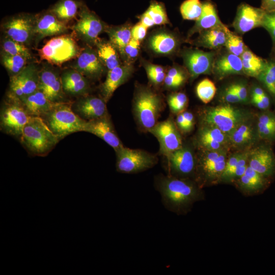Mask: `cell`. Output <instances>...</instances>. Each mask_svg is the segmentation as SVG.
<instances>
[{
    "label": "cell",
    "instance_id": "6da1fadb",
    "mask_svg": "<svg viewBox=\"0 0 275 275\" xmlns=\"http://www.w3.org/2000/svg\"><path fill=\"white\" fill-rule=\"evenodd\" d=\"M154 186L164 208L178 215L186 214L203 198L201 187L189 179L160 174L154 177Z\"/></svg>",
    "mask_w": 275,
    "mask_h": 275
},
{
    "label": "cell",
    "instance_id": "7a4b0ae2",
    "mask_svg": "<svg viewBox=\"0 0 275 275\" xmlns=\"http://www.w3.org/2000/svg\"><path fill=\"white\" fill-rule=\"evenodd\" d=\"M164 108L161 95L149 86L136 84L132 100V111L139 127L148 132L158 122Z\"/></svg>",
    "mask_w": 275,
    "mask_h": 275
},
{
    "label": "cell",
    "instance_id": "3957f363",
    "mask_svg": "<svg viewBox=\"0 0 275 275\" xmlns=\"http://www.w3.org/2000/svg\"><path fill=\"white\" fill-rule=\"evenodd\" d=\"M20 140L32 155L45 156L54 148L60 139L42 118L30 116Z\"/></svg>",
    "mask_w": 275,
    "mask_h": 275
},
{
    "label": "cell",
    "instance_id": "277c9868",
    "mask_svg": "<svg viewBox=\"0 0 275 275\" xmlns=\"http://www.w3.org/2000/svg\"><path fill=\"white\" fill-rule=\"evenodd\" d=\"M70 101L55 103L43 117V121L61 140L78 131H86L87 121L78 116L72 108Z\"/></svg>",
    "mask_w": 275,
    "mask_h": 275
},
{
    "label": "cell",
    "instance_id": "5b68a950",
    "mask_svg": "<svg viewBox=\"0 0 275 275\" xmlns=\"http://www.w3.org/2000/svg\"><path fill=\"white\" fill-rule=\"evenodd\" d=\"M196 158V180L200 187L220 180L227 162L226 151L203 150Z\"/></svg>",
    "mask_w": 275,
    "mask_h": 275
},
{
    "label": "cell",
    "instance_id": "8992f818",
    "mask_svg": "<svg viewBox=\"0 0 275 275\" xmlns=\"http://www.w3.org/2000/svg\"><path fill=\"white\" fill-rule=\"evenodd\" d=\"M248 118V114L243 110L226 104L206 109L202 116V121L204 125L216 127L229 136L246 121Z\"/></svg>",
    "mask_w": 275,
    "mask_h": 275
},
{
    "label": "cell",
    "instance_id": "52a82bcc",
    "mask_svg": "<svg viewBox=\"0 0 275 275\" xmlns=\"http://www.w3.org/2000/svg\"><path fill=\"white\" fill-rule=\"evenodd\" d=\"M79 51L78 46L72 37L62 35L49 40L38 52L42 60L59 66L77 57Z\"/></svg>",
    "mask_w": 275,
    "mask_h": 275
},
{
    "label": "cell",
    "instance_id": "ba28073f",
    "mask_svg": "<svg viewBox=\"0 0 275 275\" xmlns=\"http://www.w3.org/2000/svg\"><path fill=\"white\" fill-rule=\"evenodd\" d=\"M115 152L116 170L121 173L142 172L154 167L158 161L156 155L141 149L123 146Z\"/></svg>",
    "mask_w": 275,
    "mask_h": 275
},
{
    "label": "cell",
    "instance_id": "9c48e42d",
    "mask_svg": "<svg viewBox=\"0 0 275 275\" xmlns=\"http://www.w3.org/2000/svg\"><path fill=\"white\" fill-rule=\"evenodd\" d=\"M39 71L33 64L10 78L9 99L20 100L38 90Z\"/></svg>",
    "mask_w": 275,
    "mask_h": 275
},
{
    "label": "cell",
    "instance_id": "30bf717a",
    "mask_svg": "<svg viewBox=\"0 0 275 275\" xmlns=\"http://www.w3.org/2000/svg\"><path fill=\"white\" fill-rule=\"evenodd\" d=\"M30 117L19 101L9 99L1 111V129L20 139Z\"/></svg>",
    "mask_w": 275,
    "mask_h": 275
},
{
    "label": "cell",
    "instance_id": "8fae6325",
    "mask_svg": "<svg viewBox=\"0 0 275 275\" xmlns=\"http://www.w3.org/2000/svg\"><path fill=\"white\" fill-rule=\"evenodd\" d=\"M148 132L158 141L159 154L164 157L168 156L183 146L181 136L171 117L157 122Z\"/></svg>",
    "mask_w": 275,
    "mask_h": 275
},
{
    "label": "cell",
    "instance_id": "7c38bea8",
    "mask_svg": "<svg viewBox=\"0 0 275 275\" xmlns=\"http://www.w3.org/2000/svg\"><path fill=\"white\" fill-rule=\"evenodd\" d=\"M164 158L167 175L186 179L195 175L196 159L188 148L182 146Z\"/></svg>",
    "mask_w": 275,
    "mask_h": 275
},
{
    "label": "cell",
    "instance_id": "4fadbf2b",
    "mask_svg": "<svg viewBox=\"0 0 275 275\" xmlns=\"http://www.w3.org/2000/svg\"><path fill=\"white\" fill-rule=\"evenodd\" d=\"M79 19L73 26V30L83 40L91 44H96L100 40L99 35L105 31L106 26L86 5H82Z\"/></svg>",
    "mask_w": 275,
    "mask_h": 275
},
{
    "label": "cell",
    "instance_id": "5bb4252c",
    "mask_svg": "<svg viewBox=\"0 0 275 275\" xmlns=\"http://www.w3.org/2000/svg\"><path fill=\"white\" fill-rule=\"evenodd\" d=\"M184 64L192 79L201 74L212 73L215 51H204L197 48H185L181 52Z\"/></svg>",
    "mask_w": 275,
    "mask_h": 275
},
{
    "label": "cell",
    "instance_id": "9a60e30c",
    "mask_svg": "<svg viewBox=\"0 0 275 275\" xmlns=\"http://www.w3.org/2000/svg\"><path fill=\"white\" fill-rule=\"evenodd\" d=\"M35 18L28 14L9 18L3 25L7 37L24 45L29 43L35 36Z\"/></svg>",
    "mask_w": 275,
    "mask_h": 275
},
{
    "label": "cell",
    "instance_id": "2e32d148",
    "mask_svg": "<svg viewBox=\"0 0 275 275\" xmlns=\"http://www.w3.org/2000/svg\"><path fill=\"white\" fill-rule=\"evenodd\" d=\"M180 44V39L175 33L160 29L150 35L146 47L154 55L171 56L179 50Z\"/></svg>",
    "mask_w": 275,
    "mask_h": 275
},
{
    "label": "cell",
    "instance_id": "e0dca14e",
    "mask_svg": "<svg viewBox=\"0 0 275 275\" xmlns=\"http://www.w3.org/2000/svg\"><path fill=\"white\" fill-rule=\"evenodd\" d=\"M265 13V11L261 8L241 3L237 8L232 26L237 33L243 35L255 28L261 26Z\"/></svg>",
    "mask_w": 275,
    "mask_h": 275
},
{
    "label": "cell",
    "instance_id": "ac0fdd59",
    "mask_svg": "<svg viewBox=\"0 0 275 275\" xmlns=\"http://www.w3.org/2000/svg\"><path fill=\"white\" fill-rule=\"evenodd\" d=\"M73 69L86 77L98 79L105 72L106 68L99 59L97 52L87 47L77 56Z\"/></svg>",
    "mask_w": 275,
    "mask_h": 275
},
{
    "label": "cell",
    "instance_id": "d6986e66",
    "mask_svg": "<svg viewBox=\"0 0 275 275\" xmlns=\"http://www.w3.org/2000/svg\"><path fill=\"white\" fill-rule=\"evenodd\" d=\"M106 103L102 97L85 96L72 103V108L81 118L89 121L108 115Z\"/></svg>",
    "mask_w": 275,
    "mask_h": 275
},
{
    "label": "cell",
    "instance_id": "ffe728a7",
    "mask_svg": "<svg viewBox=\"0 0 275 275\" xmlns=\"http://www.w3.org/2000/svg\"><path fill=\"white\" fill-rule=\"evenodd\" d=\"M38 90L42 91L51 102H62L66 100L61 78L54 71L44 68L39 71Z\"/></svg>",
    "mask_w": 275,
    "mask_h": 275
},
{
    "label": "cell",
    "instance_id": "44dd1931",
    "mask_svg": "<svg viewBox=\"0 0 275 275\" xmlns=\"http://www.w3.org/2000/svg\"><path fill=\"white\" fill-rule=\"evenodd\" d=\"M133 71L132 64L127 63L108 70L106 79L100 88L102 98L106 102L112 97L116 89L129 79Z\"/></svg>",
    "mask_w": 275,
    "mask_h": 275
},
{
    "label": "cell",
    "instance_id": "7402d4cb",
    "mask_svg": "<svg viewBox=\"0 0 275 275\" xmlns=\"http://www.w3.org/2000/svg\"><path fill=\"white\" fill-rule=\"evenodd\" d=\"M93 134L103 140L115 152L123 147L111 122L109 115L87 121L86 131Z\"/></svg>",
    "mask_w": 275,
    "mask_h": 275
},
{
    "label": "cell",
    "instance_id": "603a6c76",
    "mask_svg": "<svg viewBox=\"0 0 275 275\" xmlns=\"http://www.w3.org/2000/svg\"><path fill=\"white\" fill-rule=\"evenodd\" d=\"M248 164L252 169L266 178L275 174V156L267 147L259 146L249 152Z\"/></svg>",
    "mask_w": 275,
    "mask_h": 275
},
{
    "label": "cell",
    "instance_id": "cb8c5ba5",
    "mask_svg": "<svg viewBox=\"0 0 275 275\" xmlns=\"http://www.w3.org/2000/svg\"><path fill=\"white\" fill-rule=\"evenodd\" d=\"M35 35L41 39L58 36L68 31L66 23L60 20L49 10L35 16Z\"/></svg>",
    "mask_w": 275,
    "mask_h": 275
},
{
    "label": "cell",
    "instance_id": "d4e9b609",
    "mask_svg": "<svg viewBox=\"0 0 275 275\" xmlns=\"http://www.w3.org/2000/svg\"><path fill=\"white\" fill-rule=\"evenodd\" d=\"M212 73L218 79L233 74H244L240 57L227 50L216 55L212 68Z\"/></svg>",
    "mask_w": 275,
    "mask_h": 275
},
{
    "label": "cell",
    "instance_id": "484cf974",
    "mask_svg": "<svg viewBox=\"0 0 275 275\" xmlns=\"http://www.w3.org/2000/svg\"><path fill=\"white\" fill-rule=\"evenodd\" d=\"M229 31L224 24L199 33L197 37L189 42L197 46L217 50L225 46Z\"/></svg>",
    "mask_w": 275,
    "mask_h": 275
},
{
    "label": "cell",
    "instance_id": "4316f807",
    "mask_svg": "<svg viewBox=\"0 0 275 275\" xmlns=\"http://www.w3.org/2000/svg\"><path fill=\"white\" fill-rule=\"evenodd\" d=\"M223 24L218 15L215 4L211 0H205L202 2V14L189 30L187 39L189 40L196 33Z\"/></svg>",
    "mask_w": 275,
    "mask_h": 275
},
{
    "label": "cell",
    "instance_id": "83f0119b",
    "mask_svg": "<svg viewBox=\"0 0 275 275\" xmlns=\"http://www.w3.org/2000/svg\"><path fill=\"white\" fill-rule=\"evenodd\" d=\"M18 101L29 116L41 118L46 115L56 103L50 101L39 90Z\"/></svg>",
    "mask_w": 275,
    "mask_h": 275
},
{
    "label": "cell",
    "instance_id": "f1b7e54d",
    "mask_svg": "<svg viewBox=\"0 0 275 275\" xmlns=\"http://www.w3.org/2000/svg\"><path fill=\"white\" fill-rule=\"evenodd\" d=\"M63 90L70 95H85L89 84L85 76L74 69L64 71L61 76Z\"/></svg>",
    "mask_w": 275,
    "mask_h": 275
},
{
    "label": "cell",
    "instance_id": "f546056e",
    "mask_svg": "<svg viewBox=\"0 0 275 275\" xmlns=\"http://www.w3.org/2000/svg\"><path fill=\"white\" fill-rule=\"evenodd\" d=\"M241 190L249 193L260 191L267 186V178L252 169L249 166L244 174L237 179Z\"/></svg>",
    "mask_w": 275,
    "mask_h": 275
},
{
    "label": "cell",
    "instance_id": "4dcf8cb0",
    "mask_svg": "<svg viewBox=\"0 0 275 275\" xmlns=\"http://www.w3.org/2000/svg\"><path fill=\"white\" fill-rule=\"evenodd\" d=\"M243 73L248 76L258 78L265 69L267 61L258 56L248 48L240 57Z\"/></svg>",
    "mask_w": 275,
    "mask_h": 275
},
{
    "label": "cell",
    "instance_id": "1f68e13d",
    "mask_svg": "<svg viewBox=\"0 0 275 275\" xmlns=\"http://www.w3.org/2000/svg\"><path fill=\"white\" fill-rule=\"evenodd\" d=\"M83 4L77 0H59L49 10L60 20H70L79 14Z\"/></svg>",
    "mask_w": 275,
    "mask_h": 275
},
{
    "label": "cell",
    "instance_id": "d6a6232c",
    "mask_svg": "<svg viewBox=\"0 0 275 275\" xmlns=\"http://www.w3.org/2000/svg\"><path fill=\"white\" fill-rule=\"evenodd\" d=\"M96 44L97 46V53L108 70L121 64L118 51L110 42L99 40Z\"/></svg>",
    "mask_w": 275,
    "mask_h": 275
},
{
    "label": "cell",
    "instance_id": "836d02e7",
    "mask_svg": "<svg viewBox=\"0 0 275 275\" xmlns=\"http://www.w3.org/2000/svg\"><path fill=\"white\" fill-rule=\"evenodd\" d=\"M105 31L108 35L109 42L120 53L132 38L131 28L128 25L106 26Z\"/></svg>",
    "mask_w": 275,
    "mask_h": 275
},
{
    "label": "cell",
    "instance_id": "e575fe53",
    "mask_svg": "<svg viewBox=\"0 0 275 275\" xmlns=\"http://www.w3.org/2000/svg\"><path fill=\"white\" fill-rule=\"evenodd\" d=\"M230 143L235 147H242L252 143L255 132L252 125L247 121L238 127L229 136Z\"/></svg>",
    "mask_w": 275,
    "mask_h": 275
},
{
    "label": "cell",
    "instance_id": "d590c367",
    "mask_svg": "<svg viewBox=\"0 0 275 275\" xmlns=\"http://www.w3.org/2000/svg\"><path fill=\"white\" fill-rule=\"evenodd\" d=\"M258 133L264 140L275 138V115L271 113H264L258 118Z\"/></svg>",
    "mask_w": 275,
    "mask_h": 275
},
{
    "label": "cell",
    "instance_id": "8d00e7d4",
    "mask_svg": "<svg viewBox=\"0 0 275 275\" xmlns=\"http://www.w3.org/2000/svg\"><path fill=\"white\" fill-rule=\"evenodd\" d=\"M180 12L185 20H197L202 12V2L200 0H185L180 5Z\"/></svg>",
    "mask_w": 275,
    "mask_h": 275
},
{
    "label": "cell",
    "instance_id": "74e56055",
    "mask_svg": "<svg viewBox=\"0 0 275 275\" xmlns=\"http://www.w3.org/2000/svg\"><path fill=\"white\" fill-rule=\"evenodd\" d=\"M149 81L156 87L163 84L166 76V72L164 68L158 65H156L143 60L142 62Z\"/></svg>",
    "mask_w": 275,
    "mask_h": 275
},
{
    "label": "cell",
    "instance_id": "f35d334b",
    "mask_svg": "<svg viewBox=\"0 0 275 275\" xmlns=\"http://www.w3.org/2000/svg\"><path fill=\"white\" fill-rule=\"evenodd\" d=\"M197 138L208 139L217 142L224 146L230 142L229 136L216 127L203 125L199 130Z\"/></svg>",
    "mask_w": 275,
    "mask_h": 275
},
{
    "label": "cell",
    "instance_id": "ab89813d",
    "mask_svg": "<svg viewBox=\"0 0 275 275\" xmlns=\"http://www.w3.org/2000/svg\"><path fill=\"white\" fill-rule=\"evenodd\" d=\"M1 59L3 65L12 75L18 73L27 65L28 59L19 55H10L3 52Z\"/></svg>",
    "mask_w": 275,
    "mask_h": 275
},
{
    "label": "cell",
    "instance_id": "60d3db41",
    "mask_svg": "<svg viewBox=\"0 0 275 275\" xmlns=\"http://www.w3.org/2000/svg\"><path fill=\"white\" fill-rule=\"evenodd\" d=\"M145 12L152 19L155 25L169 23L165 7L161 2L155 1L151 2Z\"/></svg>",
    "mask_w": 275,
    "mask_h": 275
},
{
    "label": "cell",
    "instance_id": "b9f144b4",
    "mask_svg": "<svg viewBox=\"0 0 275 275\" xmlns=\"http://www.w3.org/2000/svg\"><path fill=\"white\" fill-rule=\"evenodd\" d=\"M3 52L10 55H19L28 60L31 58L29 48L25 45L8 37L4 40L2 44Z\"/></svg>",
    "mask_w": 275,
    "mask_h": 275
},
{
    "label": "cell",
    "instance_id": "7bdbcfd3",
    "mask_svg": "<svg viewBox=\"0 0 275 275\" xmlns=\"http://www.w3.org/2000/svg\"><path fill=\"white\" fill-rule=\"evenodd\" d=\"M216 90L214 84L208 78L202 80L196 87L197 96L205 103L209 102L213 99Z\"/></svg>",
    "mask_w": 275,
    "mask_h": 275
},
{
    "label": "cell",
    "instance_id": "ee69618b",
    "mask_svg": "<svg viewBox=\"0 0 275 275\" xmlns=\"http://www.w3.org/2000/svg\"><path fill=\"white\" fill-rule=\"evenodd\" d=\"M225 47L228 51L238 57H240L248 48L242 38L230 30L228 32Z\"/></svg>",
    "mask_w": 275,
    "mask_h": 275
},
{
    "label": "cell",
    "instance_id": "f6af8a7d",
    "mask_svg": "<svg viewBox=\"0 0 275 275\" xmlns=\"http://www.w3.org/2000/svg\"><path fill=\"white\" fill-rule=\"evenodd\" d=\"M275 96V61H267V65L257 78Z\"/></svg>",
    "mask_w": 275,
    "mask_h": 275
},
{
    "label": "cell",
    "instance_id": "bcb514c9",
    "mask_svg": "<svg viewBox=\"0 0 275 275\" xmlns=\"http://www.w3.org/2000/svg\"><path fill=\"white\" fill-rule=\"evenodd\" d=\"M188 98L182 92H176L169 95L167 102L170 111L174 114H180L183 112L188 104Z\"/></svg>",
    "mask_w": 275,
    "mask_h": 275
},
{
    "label": "cell",
    "instance_id": "7dc6e473",
    "mask_svg": "<svg viewBox=\"0 0 275 275\" xmlns=\"http://www.w3.org/2000/svg\"><path fill=\"white\" fill-rule=\"evenodd\" d=\"M140 51V42L131 38L120 54L125 63L132 64L138 57Z\"/></svg>",
    "mask_w": 275,
    "mask_h": 275
},
{
    "label": "cell",
    "instance_id": "c3c4849f",
    "mask_svg": "<svg viewBox=\"0 0 275 275\" xmlns=\"http://www.w3.org/2000/svg\"><path fill=\"white\" fill-rule=\"evenodd\" d=\"M261 27L264 28L269 34L272 44L275 43V10L265 12Z\"/></svg>",
    "mask_w": 275,
    "mask_h": 275
},
{
    "label": "cell",
    "instance_id": "681fc988",
    "mask_svg": "<svg viewBox=\"0 0 275 275\" xmlns=\"http://www.w3.org/2000/svg\"><path fill=\"white\" fill-rule=\"evenodd\" d=\"M242 153L237 152L232 155L227 159L225 170L221 176L220 180L226 181H230L231 175L235 168Z\"/></svg>",
    "mask_w": 275,
    "mask_h": 275
},
{
    "label": "cell",
    "instance_id": "f907efd6",
    "mask_svg": "<svg viewBox=\"0 0 275 275\" xmlns=\"http://www.w3.org/2000/svg\"><path fill=\"white\" fill-rule=\"evenodd\" d=\"M249 152L242 153L239 158L235 168L232 173L230 181L238 179L243 175L249 166L248 164Z\"/></svg>",
    "mask_w": 275,
    "mask_h": 275
},
{
    "label": "cell",
    "instance_id": "816d5d0a",
    "mask_svg": "<svg viewBox=\"0 0 275 275\" xmlns=\"http://www.w3.org/2000/svg\"><path fill=\"white\" fill-rule=\"evenodd\" d=\"M199 146L203 150H225V146L223 144L206 138H197Z\"/></svg>",
    "mask_w": 275,
    "mask_h": 275
},
{
    "label": "cell",
    "instance_id": "f5cc1de1",
    "mask_svg": "<svg viewBox=\"0 0 275 275\" xmlns=\"http://www.w3.org/2000/svg\"><path fill=\"white\" fill-rule=\"evenodd\" d=\"M187 78V77L173 78L166 75L163 85L168 89H177L185 83Z\"/></svg>",
    "mask_w": 275,
    "mask_h": 275
},
{
    "label": "cell",
    "instance_id": "db71d44e",
    "mask_svg": "<svg viewBox=\"0 0 275 275\" xmlns=\"http://www.w3.org/2000/svg\"><path fill=\"white\" fill-rule=\"evenodd\" d=\"M148 28L140 21L131 28V37L139 41H142L146 37Z\"/></svg>",
    "mask_w": 275,
    "mask_h": 275
},
{
    "label": "cell",
    "instance_id": "11a10c76",
    "mask_svg": "<svg viewBox=\"0 0 275 275\" xmlns=\"http://www.w3.org/2000/svg\"><path fill=\"white\" fill-rule=\"evenodd\" d=\"M223 98L225 101L230 103L241 102L232 85L225 89L223 93Z\"/></svg>",
    "mask_w": 275,
    "mask_h": 275
},
{
    "label": "cell",
    "instance_id": "9f6ffc18",
    "mask_svg": "<svg viewBox=\"0 0 275 275\" xmlns=\"http://www.w3.org/2000/svg\"><path fill=\"white\" fill-rule=\"evenodd\" d=\"M241 102L248 100V90L245 85L242 83H236L232 85Z\"/></svg>",
    "mask_w": 275,
    "mask_h": 275
},
{
    "label": "cell",
    "instance_id": "6f0895ef",
    "mask_svg": "<svg viewBox=\"0 0 275 275\" xmlns=\"http://www.w3.org/2000/svg\"><path fill=\"white\" fill-rule=\"evenodd\" d=\"M186 123L187 132L191 131L194 124V117L193 114L189 112L185 111L182 113Z\"/></svg>",
    "mask_w": 275,
    "mask_h": 275
},
{
    "label": "cell",
    "instance_id": "680465c9",
    "mask_svg": "<svg viewBox=\"0 0 275 275\" xmlns=\"http://www.w3.org/2000/svg\"><path fill=\"white\" fill-rule=\"evenodd\" d=\"M260 8L265 12L275 10V0H261Z\"/></svg>",
    "mask_w": 275,
    "mask_h": 275
},
{
    "label": "cell",
    "instance_id": "91938a15",
    "mask_svg": "<svg viewBox=\"0 0 275 275\" xmlns=\"http://www.w3.org/2000/svg\"><path fill=\"white\" fill-rule=\"evenodd\" d=\"M176 124L178 128L183 132H187V128L186 122L181 113L178 114L176 120Z\"/></svg>",
    "mask_w": 275,
    "mask_h": 275
},
{
    "label": "cell",
    "instance_id": "94428289",
    "mask_svg": "<svg viewBox=\"0 0 275 275\" xmlns=\"http://www.w3.org/2000/svg\"><path fill=\"white\" fill-rule=\"evenodd\" d=\"M140 22L147 28H151L155 25L152 19L145 12L141 15Z\"/></svg>",
    "mask_w": 275,
    "mask_h": 275
},
{
    "label": "cell",
    "instance_id": "6125c7cd",
    "mask_svg": "<svg viewBox=\"0 0 275 275\" xmlns=\"http://www.w3.org/2000/svg\"><path fill=\"white\" fill-rule=\"evenodd\" d=\"M261 98V97H260ZM260 97H256L255 96H252V102L254 104L256 107L260 109H266L267 108L266 106L262 101Z\"/></svg>",
    "mask_w": 275,
    "mask_h": 275
},
{
    "label": "cell",
    "instance_id": "be15d7a7",
    "mask_svg": "<svg viewBox=\"0 0 275 275\" xmlns=\"http://www.w3.org/2000/svg\"><path fill=\"white\" fill-rule=\"evenodd\" d=\"M265 94V92L261 88L259 87H256L253 89L252 91V96H255L256 97L260 98L262 96H263Z\"/></svg>",
    "mask_w": 275,
    "mask_h": 275
},
{
    "label": "cell",
    "instance_id": "e7e4bbea",
    "mask_svg": "<svg viewBox=\"0 0 275 275\" xmlns=\"http://www.w3.org/2000/svg\"><path fill=\"white\" fill-rule=\"evenodd\" d=\"M272 44H273V46H272V49L271 51V56L272 58V60L275 61V43Z\"/></svg>",
    "mask_w": 275,
    "mask_h": 275
}]
</instances>
